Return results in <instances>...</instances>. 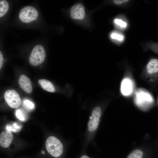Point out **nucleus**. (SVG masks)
<instances>
[{"mask_svg": "<svg viewBox=\"0 0 158 158\" xmlns=\"http://www.w3.org/2000/svg\"><path fill=\"white\" fill-rule=\"evenodd\" d=\"M46 147L48 152L55 158L59 157L63 152V147L62 142L54 136H49L47 138Z\"/></svg>", "mask_w": 158, "mask_h": 158, "instance_id": "obj_1", "label": "nucleus"}, {"mask_svg": "<svg viewBox=\"0 0 158 158\" xmlns=\"http://www.w3.org/2000/svg\"><path fill=\"white\" fill-rule=\"evenodd\" d=\"M46 56L45 51L43 47L37 45L34 47L30 54L29 63L33 66H37L43 62Z\"/></svg>", "mask_w": 158, "mask_h": 158, "instance_id": "obj_2", "label": "nucleus"}, {"mask_svg": "<svg viewBox=\"0 0 158 158\" xmlns=\"http://www.w3.org/2000/svg\"><path fill=\"white\" fill-rule=\"evenodd\" d=\"M134 101L137 107L144 109L152 104L154 99L149 92L144 90H140L136 93Z\"/></svg>", "mask_w": 158, "mask_h": 158, "instance_id": "obj_3", "label": "nucleus"}, {"mask_svg": "<svg viewBox=\"0 0 158 158\" xmlns=\"http://www.w3.org/2000/svg\"><path fill=\"white\" fill-rule=\"evenodd\" d=\"M38 16V11L31 6H27L22 8L19 15L20 20L25 23H30L35 20Z\"/></svg>", "mask_w": 158, "mask_h": 158, "instance_id": "obj_4", "label": "nucleus"}, {"mask_svg": "<svg viewBox=\"0 0 158 158\" xmlns=\"http://www.w3.org/2000/svg\"><path fill=\"white\" fill-rule=\"evenodd\" d=\"M5 100L8 105L13 108L18 107L21 103V100L18 93L15 90H8L4 94Z\"/></svg>", "mask_w": 158, "mask_h": 158, "instance_id": "obj_5", "label": "nucleus"}, {"mask_svg": "<svg viewBox=\"0 0 158 158\" xmlns=\"http://www.w3.org/2000/svg\"><path fill=\"white\" fill-rule=\"evenodd\" d=\"M101 115L100 108L97 107L94 108L89 117L87 126L88 131L92 133L95 132L97 128Z\"/></svg>", "mask_w": 158, "mask_h": 158, "instance_id": "obj_6", "label": "nucleus"}, {"mask_svg": "<svg viewBox=\"0 0 158 158\" xmlns=\"http://www.w3.org/2000/svg\"><path fill=\"white\" fill-rule=\"evenodd\" d=\"M71 18L73 19H82L85 16L84 8L81 4H77L73 5L70 10Z\"/></svg>", "mask_w": 158, "mask_h": 158, "instance_id": "obj_7", "label": "nucleus"}, {"mask_svg": "<svg viewBox=\"0 0 158 158\" xmlns=\"http://www.w3.org/2000/svg\"><path fill=\"white\" fill-rule=\"evenodd\" d=\"M133 89V84L132 80L126 78L122 81L121 85V91L124 96L130 95L132 92Z\"/></svg>", "mask_w": 158, "mask_h": 158, "instance_id": "obj_8", "label": "nucleus"}, {"mask_svg": "<svg viewBox=\"0 0 158 158\" xmlns=\"http://www.w3.org/2000/svg\"><path fill=\"white\" fill-rule=\"evenodd\" d=\"M18 82L20 88L26 93L29 94L32 92V83L30 79L27 76L24 75H20Z\"/></svg>", "mask_w": 158, "mask_h": 158, "instance_id": "obj_9", "label": "nucleus"}, {"mask_svg": "<svg viewBox=\"0 0 158 158\" xmlns=\"http://www.w3.org/2000/svg\"><path fill=\"white\" fill-rule=\"evenodd\" d=\"M13 138V135L8 130L2 132L0 135L1 146L4 148L8 147L11 143Z\"/></svg>", "mask_w": 158, "mask_h": 158, "instance_id": "obj_10", "label": "nucleus"}, {"mask_svg": "<svg viewBox=\"0 0 158 158\" xmlns=\"http://www.w3.org/2000/svg\"><path fill=\"white\" fill-rule=\"evenodd\" d=\"M38 82L44 90L51 92L55 91L54 86L50 81L45 79H40Z\"/></svg>", "mask_w": 158, "mask_h": 158, "instance_id": "obj_11", "label": "nucleus"}, {"mask_svg": "<svg viewBox=\"0 0 158 158\" xmlns=\"http://www.w3.org/2000/svg\"><path fill=\"white\" fill-rule=\"evenodd\" d=\"M147 69L148 73L150 74L158 72V60L156 59H151L147 65Z\"/></svg>", "mask_w": 158, "mask_h": 158, "instance_id": "obj_12", "label": "nucleus"}, {"mask_svg": "<svg viewBox=\"0 0 158 158\" xmlns=\"http://www.w3.org/2000/svg\"><path fill=\"white\" fill-rule=\"evenodd\" d=\"M9 8V4L7 1H0V17L4 16L7 13Z\"/></svg>", "mask_w": 158, "mask_h": 158, "instance_id": "obj_13", "label": "nucleus"}, {"mask_svg": "<svg viewBox=\"0 0 158 158\" xmlns=\"http://www.w3.org/2000/svg\"><path fill=\"white\" fill-rule=\"evenodd\" d=\"M22 129V126L16 123H13L11 125H7L6 126V130L10 132H18Z\"/></svg>", "mask_w": 158, "mask_h": 158, "instance_id": "obj_14", "label": "nucleus"}, {"mask_svg": "<svg viewBox=\"0 0 158 158\" xmlns=\"http://www.w3.org/2000/svg\"><path fill=\"white\" fill-rule=\"evenodd\" d=\"M143 152L139 149H136L131 152L128 155L127 158H142Z\"/></svg>", "mask_w": 158, "mask_h": 158, "instance_id": "obj_15", "label": "nucleus"}, {"mask_svg": "<svg viewBox=\"0 0 158 158\" xmlns=\"http://www.w3.org/2000/svg\"><path fill=\"white\" fill-rule=\"evenodd\" d=\"M23 104L25 108L28 110H31L34 108V104L28 99H24L23 102Z\"/></svg>", "mask_w": 158, "mask_h": 158, "instance_id": "obj_16", "label": "nucleus"}, {"mask_svg": "<svg viewBox=\"0 0 158 158\" xmlns=\"http://www.w3.org/2000/svg\"><path fill=\"white\" fill-rule=\"evenodd\" d=\"M16 115L17 118L21 121H24L25 120V115L22 110L17 109L16 111Z\"/></svg>", "mask_w": 158, "mask_h": 158, "instance_id": "obj_17", "label": "nucleus"}, {"mask_svg": "<svg viewBox=\"0 0 158 158\" xmlns=\"http://www.w3.org/2000/svg\"><path fill=\"white\" fill-rule=\"evenodd\" d=\"M115 23L120 26L121 27L125 28L127 25V23L123 21L121 19H116L114 20Z\"/></svg>", "mask_w": 158, "mask_h": 158, "instance_id": "obj_18", "label": "nucleus"}, {"mask_svg": "<svg viewBox=\"0 0 158 158\" xmlns=\"http://www.w3.org/2000/svg\"><path fill=\"white\" fill-rule=\"evenodd\" d=\"M111 37L113 39H116L119 41L123 40L124 38L122 35L116 33L112 34Z\"/></svg>", "mask_w": 158, "mask_h": 158, "instance_id": "obj_19", "label": "nucleus"}, {"mask_svg": "<svg viewBox=\"0 0 158 158\" xmlns=\"http://www.w3.org/2000/svg\"><path fill=\"white\" fill-rule=\"evenodd\" d=\"M128 0H114L113 1L114 3L117 5H120L123 3L128 2Z\"/></svg>", "mask_w": 158, "mask_h": 158, "instance_id": "obj_20", "label": "nucleus"}, {"mask_svg": "<svg viewBox=\"0 0 158 158\" xmlns=\"http://www.w3.org/2000/svg\"><path fill=\"white\" fill-rule=\"evenodd\" d=\"M4 62V58L3 54L1 51H0V69L2 67Z\"/></svg>", "mask_w": 158, "mask_h": 158, "instance_id": "obj_21", "label": "nucleus"}, {"mask_svg": "<svg viewBox=\"0 0 158 158\" xmlns=\"http://www.w3.org/2000/svg\"><path fill=\"white\" fill-rule=\"evenodd\" d=\"M79 158H91L89 156L85 154H83L81 155Z\"/></svg>", "mask_w": 158, "mask_h": 158, "instance_id": "obj_22", "label": "nucleus"}, {"mask_svg": "<svg viewBox=\"0 0 158 158\" xmlns=\"http://www.w3.org/2000/svg\"><path fill=\"white\" fill-rule=\"evenodd\" d=\"M42 154H45V152L43 151L42 150Z\"/></svg>", "mask_w": 158, "mask_h": 158, "instance_id": "obj_23", "label": "nucleus"}]
</instances>
